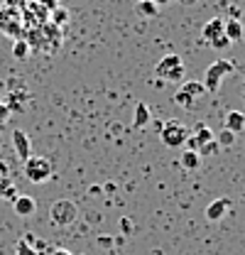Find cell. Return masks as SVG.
<instances>
[{
  "label": "cell",
  "instance_id": "cell-1",
  "mask_svg": "<svg viewBox=\"0 0 245 255\" xmlns=\"http://www.w3.org/2000/svg\"><path fill=\"white\" fill-rule=\"evenodd\" d=\"M154 76L162 79V81H172V84H179L186 76V69H184V59L179 54H167L162 57L157 66H154Z\"/></svg>",
  "mask_w": 245,
  "mask_h": 255
},
{
  "label": "cell",
  "instance_id": "cell-2",
  "mask_svg": "<svg viewBox=\"0 0 245 255\" xmlns=\"http://www.w3.org/2000/svg\"><path fill=\"white\" fill-rule=\"evenodd\" d=\"M233 71H236V64L231 62V59H216L214 64H209V69L204 74V81H201L204 89H206V94H218L223 79L228 74H233Z\"/></svg>",
  "mask_w": 245,
  "mask_h": 255
},
{
  "label": "cell",
  "instance_id": "cell-3",
  "mask_svg": "<svg viewBox=\"0 0 245 255\" xmlns=\"http://www.w3.org/2000/svg\"><path fill=\"white\" fill-rule=\"evenodd\" d=\"M79 219V206L71 199H57L49 206V223L54 228H66Z\"/></svg>",
  "mask_w": 245,
  "mask_h": 255
},
{
  "label": "cell",
  "instance_id": "cell-4",
  "mask_svg": "<svg viewBox=\"0 0 245 255\" xmlns=\"http://www.w3.org/2000/svg\"><path fill=\"white\" fill-rule=\"evenodd\" d=\"M204 96H206V89H204L201 81H182L179 91L174 94L172 101H174V106H179L184 111H194L201 103Z\"/></svg>",
  "mask_w": 245,
  "mask_h": 255
},
{
  "label": "cell",
  "instance_id": "cell-5",
  "mask_svg": "<svg viewBox=\"0 0 245 255\" xmlns=\"http://www.w3.org/2000/svg\"><path fill=\"white\" fill-rule=\"evenodd\" d=\"M25 177L32 184H44L52 179V162L42 155H30L25 159Z\"/></svg>",
  "mask_w": 245,
  "mask_h": 255
},
{
  "label": "cell",
  "instance_id": "cell-6",
  "mask_svg": "<svg viewBox=\"0 0 245 255\" xmlns=\"http://www.w3.org/2000/svg\"><path fill=\"white\" fill-rule=\"evenodd\" d=\"M201 42L214 47V49H226L231 42L223 34V17H211L206 20V25L201 27Z\"/></svg>",
  "mask_w": 245,
  "mask_h": 255
},
{
  "label": "cell",
  "instance_id": "cell-7",
  "mask_svg": "<svg viewBox=\"0 0 245 255\" xmlns=\"http://www.w3.org/2000/svg\"><path fill=\"white\" fill-rule=\"evenodd\" d=\"M159 137H162V142L167 145V147H182L186 145V137H189V130L184 123L179 121H167L162 130H159Z\"/></svg>",
  "mask_w": 245,
  "mask_h": 255
},
{
  "label": "cell",
  "instance_id": "cell-8",
  "mask_svg": "<svg viewBox=\"0 0 245 255\" xmlns=\"http://www.w3.org/2000/svg\"><path fill=\"white\" fill-rule=\"evenodd\" d=\"M214 135H216V132L211 130V128L204 126V123H199V126L194 128V135H189V137H186V145H189L186 150H194V152H199V150H201L206 142H211V140H214Z\"/></svg>",
  "mask_w": 245,
  "mask_h": 255
},
{
  "label": "cell",
  "instance_id": "cell-9",
  "mask_svg": "<svg viewBox=\"0 0 245 255\" xmlns=\"http://www.w3.org/2000/svg\"><path fill=\"white\" fill-rule=\"evenodd\" d=\"M12 150H15V155L22 159V162L32 155L30 135H27L25 130H20V128H17V130H12Z\"/></svg>",
  "mask_w": 245,
  "mask_h": 255
},
{
  "label": "cell",
  "instance_id": "cell-10",
  "mask_svg": "<svg viewBox=\"0 0 245 255\" xmlns=\"http://www.w3.org/2000/svg\"><path fill=\"white\" fill-rule=\"evenodd\" d=\"M12 209H15L17 216L30 219V216H34V211H37V201H34V196H30V194H17V199L12 201Z\"/></svg>",
  "mask_w": 245,
  "mask_h": 255
},
{
  "label": "cell",
  "instance_id": "cell-11",
  "mask_svg": "<svg viewBox=\"0 0 245 255\" xmlns=\"http://www.w3.org/2000/svg\"><path fill=\"white\" fill-rule=\"evenodd\" d=\"M231 199L228 196H221V199H216L209 204V209H206V219L209 221H221V219H226L228 216V211H231Z\"/></svg>",
  "mask_w": 245,
  "mask_h": 255
},
{
  "label": "cell",
  "instance_id": "cell-12",
  "mask_svg": "<svg viewBox=\"0 0 245 255\" xmlns=\"http://www.w3.org/2000/svg\"><path fill=\"white\" fill-rule=\"evenodd\" d=\"M223 128H226V130H231L233 135L243 132L245 130V113L243 111H231V113H226V118H223Z\"/></svg>",
  "mask_w": 245,
  "mask_h": 255
},
{
  "label": "cell",
  "instance_id": "cell-13",
  "mask_svg": "<svg viewBox=\"0 0 245 255\" xmlns=\"http://www.w3.org/2000/svg\"><path fill=\"white\" fill-rule=\"evenodd\" d=\"M0 30L7 32V34L22 37V34H20V25H17V15H15L12 10H0Z\"/></svg>",
  "mask_w": 245,
  "mask_h": 255
},
{
  "label": "cell",
  "instance_id": "cell-14",
  "mask_svg": "<svg viewBox=\"0 0 245 255\" xmlns=\"http://www.w3.org/2000/svg\"><path fill=\"white\" fill-rule=\"evenodd\" d=\"M223 34L228 37V42H241L243 39V22L238 17H231V20H223Z\"/></svg>",
  "mask_w": 245,
  "mask_h": 255
},
{
  "label": "cell",
  "instance_id": "cell-15",
  "mask_svg": "<svg viewBox=\"0 0 245 255\" xmlns=\"http://www.w3.org/2000/svg\"><path fill=\"white\" fill-rule=\"evenodd\" d=\"M179 162H182V167L186 169V172H196V169L201 167V162H204V159L199 157V152H194V150H184L182 157H179Z\"/></svg>",
  "mask_w": 245,
  "mask_h": 255
},
{
  "label": "cell",
  "instance_id": "cell-16",
  "mask_svg": "<svg viewBox=\"0 0 245 255\" xmlns=\"http://www.w3.org/2000/svg\"><path fill=\"white\" fill-rule=\"evenodd\" d=\"M17 194H20V191L15 189V184H12L10 177H0V199H5V201H15Z\"/></svg>",
  "mask_w": 245,
  "mask_h": 255
},
{
  "label": "cell",
  "instance_id": "cell-17",
  "mask_svg": "<svg viewBox=\"0 0 245 255\" xmlns=\"http://www.w3.org/2000/svg\"><path fill=\"white\" fill-rule=\"evenodd\" d=\"M30 44H27V39L25 37H17L15 39V44H12V57L17 59V62H25L27 57H30Z\"/></svg>",
  "mask_w": 245,
  "mask_h": 255
},
{
  "label": "cell",
  "instance_id": "cell-18",
  "mask_svg": "<svg viewBox=\"0 0 245 255\" xmlns=\"http://www.w3.org/2000/svg\"><path fill=\"white\" fill-rule=\"evenodd\" d=\"M150 123V108L145 103H137L135 106V118H132V126L135 128H145Z\"/></svg>",
  "mask_w": 245,
  "mask_h": 255
},
{
  "label": "cell",
  "instance_id": "cell-19",
  "mask_svg": "<svg viewBox=\"0 0 245 255\" xmlns=\"http://www.w3.org/2000/svg\"><path fill=\"white\" fill-rule=\"evenodd\" d=\"M137 12H140L142 17H157L159 5L152 2V0H137Z\"/></svg>",
  "mask_w": 245,
  "mask_h": 255
},
{
  "label": "cell",
  "instance_id": "cell-20",
  "mask_svg": "<svg viewBox=\"0 0 245 255\" xmlns=\"http://www.w3.org/2000/svg\"><path fill=\"white\" fill-rule=\"evenodd\" d=\"M236 137H238V135H233V132H231V130H226V128H223L218 135H214V140H216V145H218V147H231V145L236 142Z\"/></svg>",
  "mask_w": 245,
  "mask_h": 255
},
{
  "label": "cell",
  "instance_id": "cell-21",
  "mask_svg": "<svg viewBox=\"0 0 245 255\" xmlns=\"http://www.w3.org/2000/svg\"><path fill=\"white\" fill-rule=\"evenodd\" d=\"M52 22L61 27V25H66L69 22V10L66 7H54V12H52Z\"/></svg>",
  "mask_w": 245,
  "mask_h": 255
},
{
  "label": "cell",
  "instance_id": "cell-22",
  "mask_svg": "<svg viewBox=\"0 0 245 255\" xmlns=\"http://www.w3.org/2000/svg\"><path fill=\"white\" fill-rule=\"evenodd\" d=\"M15 255H37L34 251H32L30 238H22V241H17V246H15Z\"/></svg>",
  "mask_w": 245,
  "mask_h": 255
},
{
  "label": "cell",
  "instance_id": "cell-23",
  "mask_svg": "<svg viewBox=\"0 0 245 255\" xmlns=\"http://www.w3.org/2000/svg\"><path fill=\"white\" fill-rule=\"evenodd\" d=\"M218 150H221V147L216 145V140H211V142H206V145H204V147L199 150V157L204 159V157H209V155H216Z\"/></svg>",
  "mask_w": 245,
  "mask_h": 255
},
{
  "label": "cell",
  "instance_id": "cell-24",
  "mask_svg": "<svg viewBox=\"0 0 245 255\" xmlns=\"http://www.w3.org/2000/svg\"><path fill=\"white\" fill-rule=\"evenodd\" d=\"M12 91H27L25 81H20L17 76H12V79L7 81V94H12Z\"/></svg>",
  "mask_w": 245,
  "mask_h": 255
},
{
  "label": "cell",
  "instance_id": "cell-25",
  "mask_svg": "<svg viewBox=\"0 0 245 255\" xmlns=\"http://www.w3.org/2000/svg\"><path fill=\"white\" fill-rule=\"evenodd\" d=\"M7 121H10V111H7V106H5V103H0V128L5 126Z\"/></svg>",
  "mask_w": 245,
  "mask_h": 255
},
{
  "label": "cell",
  "instance_id": "cell-26",
  "mask_svg": "<svg viewBox=\"0 0 245 255\" xmlns=\"http://www.w3.org/2000/svg\"><path fill=\"white\" fill-rule=\"evenodd\" d=\"M121 228H122V233H125V236H130V233H132V221H130L127 216H122V219H121Z\"/></svg>",
  "mask_w": 245,
  "mask_h": 255
},
{
  "label": "cell",
  "instance_id": "cell-27",
  "mask_svg": "<svg viewBox=\"0 0 245 255\" xmlns=\"http://www.w3.org/2000/svg\"><path fill=\"white\" fill-rule=\"evenodd\" d=\"M7 174H10L7 164H5V162H0V177H7Z\"/></svg>",
  "mask_w": 245,
  "mask_h": 255
},
{
  "label": "cell",
  "instance_id": "cell-28",
  "mask_svg": "<svg viewBox=\"0 0 245 255\" xmlns=\"http://www.w3.org/2000/svg\"><path fill=\"white\" fill-rule=\"evenodd\" d=\"M52 255H71V253H69L66 248H54V251H52Z\"/></svg>",
  "mask_w": 245,
  "mask_h": 255
},
{
  "label": "cell",
  "instance_id": "cell-29",
  "mask_svg": "<svg viewBox=\"0 0 245 255\" xmlns=\"http://www.w3.org/2000/svg\"><path fill=\"white\" fill-rule=\"evenodd\" d=\"M103 189L108 191V194H113V191H116V184H106V187H103Z\"/></svg>",
  "mask_w": 245,
  "mask_h": 255
},
{
  "label": "cell",
  "instance_id": "cell-30",
  "mask_svg": "<svg viewBox=\"0 0 245 255\" xmlns=\"http://www.w3.org/2000/svg\"><path fill=\"white\" fill-rule=\"evenodd\" d=\"M152 2H157V5H169V2H174V0H152Z\"/></svg>",
  "mask_w": 245,
  "mask_h": 255
},
{
  "label": "cell",
  "instance_id": "cell-31",
  "mask_svg": "<svg viewBox=\"0 0 245 255\" xmlns=\"http://www.w3.org/2000/svg\"><path fill=\"white\" fill-rule=\"evenodd\" d=\"M0 103H2V94H0Z\"/></svg>",
  "mask_w": 245,
  "mask_h": 255
}]
</instances>
